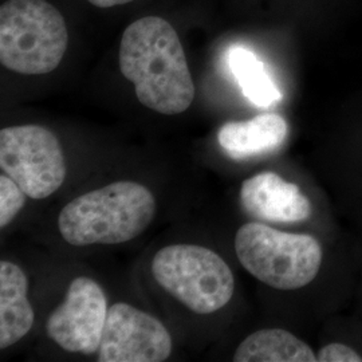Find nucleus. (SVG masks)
Wrapping results in <instances>:
<instances>
[{
	"mask_svg": "<svg viewBox=\"0 0 362 362\" xmlns=\"http://www.w3.org/2000/svg\"><path fill=\"white\" fill-rule=\"evenodd\" d=\"M119 70L134 85L139 101L157 113L188 110L194 83L177 31L168 21L145 16L125 28L119 45Z\"/></svg>",
	"mask_w": 362,
	"mask_h": 362,
	"instance_id": "nucleus-1",
	"label": "nucleus"
},
{
	"mask_svg": "<svg viewBox=\"0 0 362 362\" xmlns=\"http://www.w3.org/2000/svg\"><path fill=\"white\" fill-rule=\"evenodd\" d=\"M155 214V196L145 185L117 181L71 200L58 227L71 246L118 245L141 235Z\"/></svg>",
	"mask_w": 362,
	"mask_h": 362,
	"instance_id": "nucleus-2",
	"label": "nucleus"
},
{
	"mask_svg": "<svg viewBox=\"0 0 362 362\" xmlns=\"http://www.w3.org/2000/svg\"><path fill=\"white\" fill-rule=\"evenodd\" d=\"M69 45L65 18L46 0H8L0 7V62L25 76L55 70Z\"/></svg>",
	"mask_w": 362,
	"mask_h": 362,
	"instance_id": "nucleus-3",
	"label": "nucleus"
},
{
	"mask_svg": "<svg viewBox=\"0 0 362 362\" xmlns=\"http://www.w3.org/2000/svg\"><path fill=\"white\" fill-rule=\"evenodd\" d=\"M235 252L258 281L284 291L313 282L324 257L320 242L310 235L284 233L258 221L238 230Z\"/></svg>",
	"mask_w": 362,
	"mask_h": 362,
	"instance_id": "nucleus-4",
	"label": "nucleus"
},
{
	"mask_svg": "<svg viewBox=\"0 0 362 362\" xmlns=\"http://www.w3.org/2000/svg\"><path fill=\"white\" fill-rule=\"evenodd\" d=\"M152 274L167 293L197 314L223 309L235 290L228 264L206 247H164L152 260Z\"/></svg>",
	"mask_w": 362,
	"mask_h": 362,
	"instance_id": "nucleus-5",
	"label": "nucleus"
},
{
	"mask_svg": "<svg viewBox=\"0 0 362 362\" xmlns=\"http://www.w3.org/2000/svg\"><path fill=\"white\" fill-rule=\"evenodd\" d=\"M0 168L34 200L52 196L66 179L59 141L52 130L40 125L1 129Z\"/></svg>",
	"mask_w": 362,
	"mask_h": 362,
	"instance_id": "nucleus-6",
	"label": "nucleus"
},
{
	"mask_svg": "<svg viewBox=\"0 0 362 362\" xmlns=\"http://www.w3.org/2000/svg\"><path fill=\"white\" fill-rule=\"evenodd\" d=\"M107 310L101 286L79 276L70 284L62 305L50 314L46 333L66 351L89 356L100 350Z\"/></svg>",
	"mask_w": 362,
	"mask_h": 362,
	"instance_id": "nucleus-7",
	"label": "nucleus"
},
{
	"mask_svg": "<svg viewBox=\"0 0 362 362\" xmlns=\"http://www.w3.org/2000/svg\"><path fill=\"white\" fill-rule=\"evenodd\" d=\"M170 353V334L156 317L124 302L107 310L98 361L161 362Z\"/></svg>",
	"mask_w": 362,
	"mask_h": 362,
	"instance_id": "nucleus-8",
	"label": "nucleus"
},
{
	"mask_svg": "<svg viewBox=\"0 0 362 362\" xmlns=\"http://www.w3.org/2000/svg\"><path fill=\"white\" fill-rule=\"evenodd\" d=\"M240 204L247 215L272 223H300L313 212L310 200L297 184L274 172H262L243 181Z\"/></svg>",
	"mask_w": 362,
	"mask_h": 362,
	"instance_id": "nucleus-9",
	"label": "nucleus"
},
{
	"mask_svg": "<svg viewBox=\"0 0 362 362\" xmlns=\"http://www.w3.org/2000/svg\"><path fill=\"white\" fill-rule=\"evenodd\" d=\"M288 134L285 118L276 113H264L248 121L224 124L218 133L221 149L233 158L245 160L278 151Z\"/></svg>",
	"mask_w": 362,
	"mask_h": 362,
	"instance_id": "nucleus-10",
	"label": "nucleus"
},
{
	"mask_svg": "<svg viewBox=\"0 0 362 362\" xmlns=\"http://www.w3.org/2000/svg\"><path fill=\"white\" fill-rule=\"evenodd\" d=\"M25 272L13 262H0V348L6 349L31 330L35 314L27 298Z\"/></svg>",
	"mask_w": 362,
	"mask_h": 362,
	"instance_id": "nucleus-11",
	"label": "nucleus"
},
{
	"mask_svg": "<svg viewBox=\"0 0 362 362\" xmlns=\"http://www.w3.org/2000/svg\"><path fill=\"white\" fill-rule=\"evenodd\" d=\"M235 362H315L310 346L282 329H264L252 333L238 346Z\"/></svg>",
	"mask_w": 362,
	"mask_h": 362,
	"instance_id": "nucleus-12",
	"label": "nucleus"
},
{
	"mask_svg": "<svg viewBox=\"0 0 362 362\" xmlns=\"http://www.w3.org/2000/svg\"><path fill=\"white\" fill-rule=\"evenodd\" d=\"M230 67L243 94L252 104L269 107L281 101V91L254 52L246 47H233L230 52Z\"/></svg>",
	"mask_w": 362,
	"mask_h": 362,
	"instance_id": "nucleus-13",
	"label": "nucleus"
},
{
	"mask_svg": "<svg viewBox=\"0 0 362 362\" xmlns=\"http://www.w3.org/2000/svg\"><path fill=\"white\" fill-rule=\"evenodd\" d=\"M26 192L8 177L6 173L0 176V227L8 226L19 211L25 207Z\"/></svg>",
	"mask_w": 362,
	"mask_h": 362,
	"instance_id": "nucleus-14",
	"label": "nucleus"
},
{
	"mask_svg": "<svg viewBox=\"0 0 362 362\" xmlns=\"http://www.w3.org/2000/svg\"><path fill=\"white\" fill-rule=\"evenodd\" d=\"M318 362H362V357L348 345L329 344L318 351Z\"/></svg>",
	"mask_w": 362,
	"mask_h": 362,
	"instance_id": "nucleus-15",
	"label": "nucleus"
},
{
	"mask_svg": "<svg viewBox=\"0 0 362 362\" xmlns=\"http://www.w3.org/2000/svg\"><path fill=\"white\" fill-rule=\"evenodd\" d=\"M93 6L98 7V8H110V7H116L121 4H127L134 0H88Z\"/></svg>",
	"mask_w": 362,
	"mask_h": 362,
	"instance_id": "nucleus-16",
	"label": "nucleus"
}]
</instances>
